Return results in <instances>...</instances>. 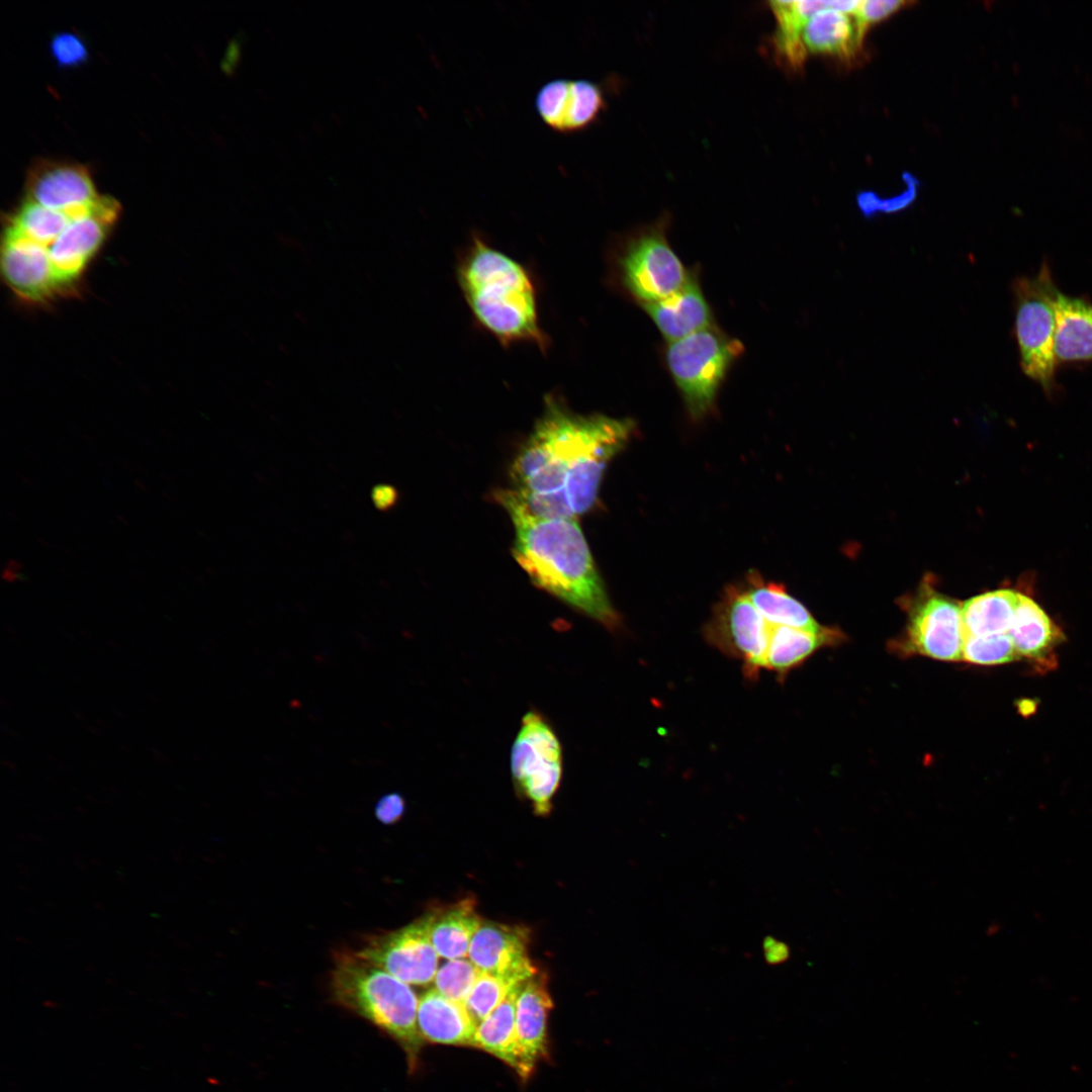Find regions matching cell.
<instances>
[{
    "instance_id": "obj_34",
    "label": "cell",
    "mask_w": 1092,
    "mask_h": 1092,
    "mask_svg": "<svg viewBox=\"0 0 1092 1092\" xmlns=\"http://www.w3.org/2000/svg\"><path fill=\"white\" fill-rule=\"evenodd\" d=\"M904 5V1L866 0L861 1L854 15L859 25L867 30L868 26L886 18Z\"/></svg>"
},
{
    "instance_id": "obj_26",
    "label": "cell",
    "mask_w": 1092,
    "mask_h": 1092,
    "mask_svg": "<svg viewBox=\"0 0 1092 1092\" xmlns=\"http://www.w3.org/2000/svg\"><path fill=\"white\" fill-rule=\"evenodd\" d=\"M834 640L832 631L812 632L788 626H772L763 660V669L782 680L818 648Z\"/></svg>"
},
{
    "instance_id": "obj_19",
    "label": "cell",
    "mask_w": 1092,
    "mask_h": 1092,
    "mask_svg": "<svg viewBox=\"0 0 1092 1092\" xmlns=\"http://www.w3.org/2000/svg\"><path fill=\"white\" fill-rule=\"evenodd\" d=\"M417 1022L425 1042L472 1046L476 1023L462 1003L455 1002L435 988L419 999Z\"/></svg>"
},
{
    "instance_id": "obj_8",
    "label": "cell",
    "mask_w": 1092,
    "mask_h": 1092,
    "mask_svg": "<svg viewBox=\"0 0 1092 1092\" xmlns=\"http://www.w3.org/2000/svg\"><path fill=\"white\" fill-rule=\"evenodd\" d=\"M618 270L622 284L641 305L671 295L690 278L662 226L629 240L619 256Z\"/></svg>"
},
{
    "instance_id": "obj_25",
    "label": "cell",
    "mask_w": 1092,
    "mask_h": 1092,
    "mask_svg": "<svg viewBox=\"0 0 1092 1092\" xmlns=\"http://www.w3.org/2000/svg\"><path fill=\"white\" fill-rule=\"evenodd\" d=\"M1018 656L1041 659L1061 639L1046 613L1028 596L1020 594L1008 631Z\"/></svg>"
},
{
    "instance_id": "obj_11",
    "label": "cell",
    "mask_w": 1092,
    "mask_h": 1092,
    "mask_svg": "<svg viewBox=\"0 0 1092 1092\" xmlns=\"http://www.w3.org/2000/svg\"><path fill=\"white\" fill-rule=\"evenodd\" d=\"M119 203L99 196L84 212L76 215L58 239L43 249L56 282L63 292L83 273L118 218Z\"/></svg>"
},
{
    "instance_id": "obj_32",
    "label": "cell",
    "mask_w": 1092,
    "mask_h": 1092,
    "mask_svg": "<svg viewBox=\"0 0 1092 1092\" xmlns=\"http://www.w3.org/2000/svg\"><path fill=\"white\" fill-rule=\"evenodd\" d=\"M513 986L516 985L509 983L499 976L480 972L472 990L464 1002L468 1013L476 1025L486 1018L503 1002Z\"/></svg>"
},
{
    "instance_id": "obj_27",
    "label": "cell",
    "mask_w": 1092,
    "mask_h": 1092,
    "mask_svg": "<svg viewBox=\"0 0 1092 1092\" xmlns=\"http://www.w3.org/2000/svg\"><path fill=\"white\" fill-rule=\"evenodd\" d=\"M1020 594L1012 589H997L966 601L962 607L965 635L987 636L1007 633Z\"/></svg>"
},
{
    "instance_id": "obj_24",
    "label": "cell",
    "mask_w": 1092,
    "mask_h": 1092,
    "mask_svg": "<svg viewBox=\"0 0 1092 1092\" xmlns=\"http://www.w3.org/2000/svg\"><path fill=\"white\" fill-rule=\"evenodd\" d=\"M522 984L513 986L503 1002L486 1018L477 1023L472 1044L492 1055L516 1073L519 1067L516 1000Z\"/></svg>"
},
{
    "instance_id": "obj_31",
    "label": "cell",
    "mask_w": 1092,
    "mask_h": 1092,
    "mask_svg": "<svg viewBox=\"0 0 1092 1092\" xmlns=\"http://www.w3.org/2000/svg\"><path fill=\"white\" fill-rule=\"evenodd\" d=\"M479 974L480 971L470 960H447L437 970L435 989L443 996L464 1004Z\"/></svg>"
},
{
    "instance_id": "obj_30",
    "label": "cell",
    "mask_w": 1092,
    "mask_h": 1092,
    "mask_svg": "<svg viewBox=\"0 0 1092 1092\" xmlns=\"http://www.w3.org/2000/svg\"><path fill=\"white\" fill-rule=\"evenodd\" d=\"M1009 633L987 636L965 635L962 659L981 665H995L1018 658Z\"/></svg>"
},
{
    "instance_id": "obj_15",
    "label": "cell",
    "mask_w": 1092,
    "mask_h": 1092,
    "mask_svg": "<svg viewBox=\"0 0 1092 1092\" xmlns=\"http://www.w3.org/2000/svg\"><path fill=\"white\" fill-rule=\"evenodd\" d=\"M553 1001L547 976L537 971L520 987L516 1000L517 1074L527 1081L537 1064L548 1058V1017Z\"/></svg>"
},
{
    "instance_id": "obj_14",
    "label": "cell",
    "mask_w": 1092,
    "mask_h": 1092,
    "mask_svg": "<svg viewBox=\"0 0 1092 1092\" xmlns=\"http://www.w3.org/2000/svg\"><path fill=\"white\" fill-rule=\"evenodd\" d=\"M529 930L525 926L482 920L474 933L468 958L480 971L522 984L538 970L528 956Z\"/></svg>"
},
{
    "instance_id": "obj_7",
    "label": "cell",
    "mask_w": 1092,
    "mask_h": 1092,
    "mask_svg": "<svg viewBox=\"0 0 1092 1092\" xmlns=\"http://www.w3.org/2000/svg\"><path fill=\"white\" fill-rule=\"evenodd\" d=\"M1016 299L1015 334L1020 365L1031 379L1050 389L1054 382L1055 288L1042 268L1033 278H1021L1014 285Z\"/></svg>"
},
{
    "instance_id": "obj_10",
    "label": "cell",
    "mask_w": 1092,
    "mask_h": 1092,
    "mask_svg": "<svg viewBox=\"0 0 1092 1092\" xmlns=\"http://www.w3.org/2000/svg\"><path fill=\"white\" fill-rule=\"evenodd\" d=\"M355 952L408 985H428L438 970L429 913L401 928L371 934Z\"/></svg>"
},
{
    "instance_id": "obj_9",
    "label": "cell",
    "mask_w": 1092,
    "mask_h": 1092,
    "mask_svg": "<svg viewBox=\"0 0 1092 1092\" xmlns=\"http://www.w3.org/2000/svg\"><path fill=\"white\" fill-rule=\"evenodd\" d=\"M770 629L745 593L731 589L715 608L703 634L712 647L741 660L744 675L753 680L763 669Z\"/></svg>"
},
{
    "instance_id": "obj_36",
    "label": "cell",
    "mask_w": 1092,
    "mask_h": 1092,
    "mask_svg": "<svg viewBox=\"0 0 1092 1092\" xmlns=\"http://www.w3.org/2000/svg\"><path fill=\"white\" fill-rule=\"evenodd\" d=\"M762 951L766 964L770 966L784 964L791 956L790 946L786 942L771 935H767L763 938Z\"/></svg>"
},
{
    "instance_id": "obj_33",
    "label": "cell",
    "mask_w": 1092,
    "mask_h": 1092,
    "mask_svg": "<svg viewBox=\"0 0 1092 1092\" xmlns=\"http://www.w3.org/2000/svg\"><path fill=\"white\" fill-rule=\"evenodd\" d=\"M50 50L57 65L75 67L85 63L88 50L84 40L76 33H57L51 40Z\"/></svg>"
},
{
    "instance_id": "obj_21",
    "label": "cell",
    "mask_w": 1092,
    "mask_h": 1092,
    "mask_svg": "<svg viewBox=\"0 0 1092 1092\" xmlns=\"http://www.w3.org/2000/svg\"><path fill=\"white\" fill-rule=\"evenodd\" d=\"M866 30L854 14L828 9L811 17L802 31L808 53L850 58L860 49Z\"/></svg>"
},
{
    "instance_id": "obj_18",
    "label": "cell",
    "mask_w": 1092,
    "mask_h": 1092,
    "mask_svg": "<svg viewBox=\"0 0 1092 1092\" xmlns=\"http://www.w3.org/2000/svg\"><path fill=\"white\" fill-rule=\"evenodd\" d=\"M657 329L672 343L712 325V312L695 276L671 295L642 304Z\"/></svg>"
},
{
    "instance_id": "obj_20",
    "label": "cell",
    "mask_w": 1092,
    "mask_h": 1092,
    "mask_svg": "<svg viewBox=\"0 0 1092 1092\" xmlns=\"http://www.w3.org/2000/svg\"><path fill=\"white\" fill-rule=\"evenodd\" d=\"M831 3L824 0L769 2L777 22L771 42L780 63L795 70L803 66L807 56L802 41L803 28L811 17L831 9Z\"/></svg>"
},
{
    "instance_id": "obj_5",
    "label": "cell",
    "mask_w": 1092,
    "mask_h": 1092,
    "mask_svg": "<svg viewBox=\"0 0 1092 1092\" xmlns=\"http://www.w3.org/2000/svg\"><path fill=\"white\" fill-rule=\"evenodd\" d=\"M742 351L739 341L714 326L668 343V369L695 419L712 410L721 383Z\"/></svg>"
},
{
    "instance_id": "obj_35",
    "label": "cell",
    "mask_w": 1092,
    "mask_h": 1092,
    "mask_svg": "<svg viewBox=\"0 0 1092 1092\" xmlns=\"http://www.w3.org/2000/svg\"><path fill=\"white\" fill-rule=\"evenodd\" d=\"M405 811V802L401 795L390 793L379 799L375 806V815L383 824L397 822Z\"/></svg>"
},
{
    "instance_id": "obj_23",
    "label": "cell",
    "mask_w": 1092,
    "mask_h": 1092,
    "mask_svg": "<svg viewBox=\"0 0 1092 1092\" xmlns=\"http://www.w3.org/2000/svg\"><path fill=\"white\" fill-rule=\"evenodd\" d=\"M429 914L431 940L439 957L446 960L466 957L471 939L482 922L475 901L465 898Z\"/></svg>"
},
{
    "instance_id": "obj_28",
    "label": "cell",
    "mask_w": 1092,
    "mask_h": 1092,
    "mask_svg": "<svg viewBox=\"0 0 1092 1092\" xmlns=\"http://www.w3.org/2000/svg\"><path fill=\"white\" fill-rule=\"evenodd\" d=\"M744 593L769 625L812 632L824 630L805 606L791 597L782 585L753 581Z\"/></svg>"
},
{
    "instance_id": "obj_22",
    "label": "cell",
    "mask_w": 1092,
    "mask_h": 1092,
    "mask_svg": "<svg viewBox=\"0 0 1092 1092\" xmlns=\"http://www.w3.org/2000/svg\"><path fill=\"white\" fill-rule=\"evenodd\" d=\"M1055 314L1056 359L1092 360V304L1057 291Z\"/></svg>"
},
{
    "instance_id": "obj_12",
    "label": "cell",
    "mask_w": 1092,
    "mask_h": 1092,
    "mask_svg": "<svg viewBox=\"0 0 1092 1092\" xmlns=\"http://www.w3.org/2000/svg\"><path fill=\"white\" fill-rule=\"evenodd\" d=\"M535 111L551 130L571 134L597 122L607 106L604 89L586 79L557 78L543 84L534 100Z\"/></svg>"
},
{
    "instance_id": "obj_29",
    "label": "cell",
    "mask_w": 1092,
    "mask_h": 1092,
    "mask_svg": "<svg viewBox=\"0 0 1092 1092\" xmlns=\"http://www.w3.org/2000/svg\"><path fill=\"white\" fill-rule=\"evenodd\" d=\"M85 210L68 213L48 208L26 198L8 219L6 226L46 249L58 239L76 215Z\"/></svg>"
},
{
    "instance_id": "obj_6",
    "label": "cell",
    "mask_w": 1092,
    "mask_h": 1092,
    "mask_svg": "<svg viewBox=\"0 0 1092 1092\" xmlns=\"http://www.w3.org/2000/svg\"><path fill=\"white\" fill-rule=\"evenodd\" d=\"M563 753L559 738L545 716L528 711L511 749L515 789L537 816H547L562 779Z\"/></svg>"
},
{
    "instance_id": "obj_2",
    "label": "cell",
    "mask_w": 1092,
    "mask_h": 1092,
    "mask_svg": "<svg viewBox=\"0 0 1092 1092\" xmlns=\"http://www.w3.org/2000/svg\"><path fill=\"white\" fill-rule=\"evenodd\" d=\"M511 519L513 556L532 582L609 631H618L622 618L611 603L577 521Z\"/></svg>"
},
{
    "instance_id": "obj_3",
    "label": "cell",
    "mask_w": 1092,
    "mask_h": 1092,
    "mask_svg": "<svg viewBox=\"0 0 1092 1092\" xmlns=\"http://www.w3.org/2000/svg\"><path fill=\"white\" fill-rule=\"evenodd\" d=\"M457 280L476 323L493 338L504 345L546 349L536 287L520 262L474 235L459 261Z\"/></svg>"
},
{
    "instance_id": "obj_13",
    "label": "cell",
    "mask_w": 1092,
    "mask_h": 1092,
    "mask_svg": "<svg viewBox=\"0 0 1092 1092\" xmlns=\"http://www.w3.org/2000/svg\"><path fill=\"white\" fill-rule=\"evenodd\" d=\"M965 630L962 608L939 594H928L913 606L907 628L908 648L939 660L962 659Z\"/></svg>"
},
{
    "instance_id": "obj_4",
    "label": "cell",
    "mask_w": 1092,
    "mask_h": 1092,
    "mask_svg": "<svg viewBox=\"0 0 1092 1092\" xmlns=\"http://www.w3.org/2000/svg\"><path fill=\"white\" fill-rule=\"evenodd\" d=\"M333 1001L394 1040L411 1073L420 1066L425 1044L417 1022L419 999L408 984L358 957L340 952L331 973Z\"/></svg>"
},
{
    "instance_id": "obj_16",
    "label": "cell",
    "mask_w": 1092,
    "mask_h": 1092,
    "mask_svg": "<svg viewBox=\"0 0 1092 1092\" xmlns=\"http://www.w3.org/2000/svg\"><path fill=\"white\" fill-rule=\"evenodd\" d=\"M27 199L48 208L75 213L99 197L87 168L79 164L39 161L26 177Z\"/></svg>"
},
{
    "instance_id": "obj_17",
    "label": "cell",
    "mask_w": 1092,
    "mask_h": 1092,
    "mask_svg": "<svg viewBox=\"0 0 1092 1092\" xmlns=\"http://www.w3.org/2000/svg\"><path fill=\"white\" fill-rule=\"evenodd\" d=\"M1 269L9 287L24 300L41 302L61 292L42 247L9 226L3 236Z\"/></svg>"
},
{
    "instance_id": "obj_1",
    "label": "cell",
    "mask_w": 1092,
    "mask_h": 1092,
    "mask_svg": "<svg viewBox=\"0 0 1092 1092\" xmlns=\"http://www.w3.org/2000/svg\"><path fill=\"white\" fill-rule=\"evenodd\" d=\"M635 430L630 419L573 412L558 396L542 414L514 458L512 487L495 492L510 518L571 519L597 503L608 463Z\"/></svg>"
}]
</instances>
